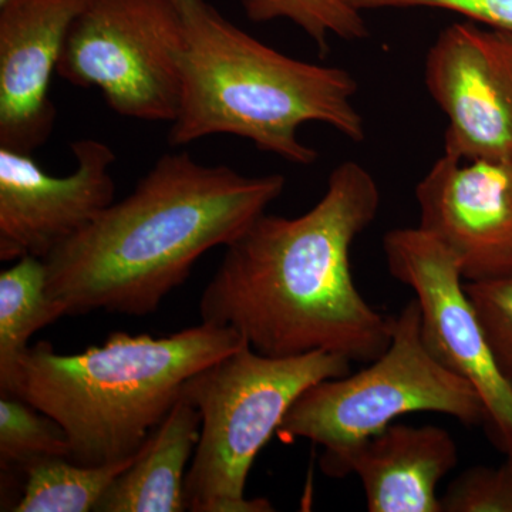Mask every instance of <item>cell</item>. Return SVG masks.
<instances>
[{"mask_svg": "<svg viewBox=\"0 0 512 512\" xmlns=\"http://www.w3.org/2000/svg\"><path fill=\"white\" fill-rule=\"evenodd\" d=\"M383 249L390 274L416 293L427 349L474 387L498 446L512 454V380L488 345L456 256L419 227L387 232Z\"/></svg>", "mask_w": 512, "mask_h": 512, "instance_id": "obj_8", "label": "cell"}, {"mask_svg": "<svg viewBox=\"0 0 512 512\" xmlns=\"http://www.w3.org/2000/svg\"><path fill=\"white\" fill-rule=\"evenodd\" d=\"M251 22L286 20L311 39L320 55H328L332 37L356 42L369 36L363 13L348 0H237Z\"/></svg>", "mask_w": 512, "mask_h": 512, "instance_id": "obj_17", "label": "cell"}, {"mask_svg": "<svg viewBox=\"0 0 512 512\" xmlns=\"http://www.w3.org/2000/svg\"><path fill=\"white\" fill-rule=\"evenodd\" d=\"M284 188L281 174L248 177L187 151L164 154L130 195L47 256V292L67 315H150L205 252L231 244Z\"/></svg>", "mask_w": 512, "mask_h": 512, "instance_id": "obj_2", "label": "cell"}, {"mask_svg": "<svg viewBox=\"0 0 512 512\" xmlns=\"http://www.w3.org/2000/svg\"><path fill=\"white\" fill-rule=\"evenodd\" d=\"M379 207L375 177L356 161L339 164L311 210L262 214L225 247L200 299L201 322L237 330L264 356L325 350L372 363L392 342L393 318L360 295L350 249Z\"/></svg>", "mask_w": 512, "mask_h": 512, "instance_id": "obj_1", "label": "cell"}, {"mask_svg": "<svg viewBox=\"0 0 512 512\" xmlns=\"http://www.w3.org/2000/svg\"><path fill=\"white\" fill-rule=\"evenodd\" d=\"M434 412L466 426L487 421L474 387L441 365L421 335L416 299L393 318L392 342L355 375L313 384L298 397L276 433L306 439L335 454L386 429L409 413Z\"/></svg>", "mask_w": 512, "mask_h": 512, "instance_id": "obj_6", "label": "cell"}, {"mask_svg": "<svg viewBox=\"0 0 512 512\" xmlns=\"http://www.w3.org/2000/svg\"><path fill=\"white\" fill-rule=\"evenodd\" d=\"M200 434V412L181 392L160 426L138 451L134 463L111 483L94 511L187 510L185 476Z\"/></svg>", "mask_w": 512, "mask_h": 512, "instance_id": "obj_14", "label": "cell"}, {"mask_svg": "<svg viewBox=\"0 0 512 512\" xmlns=\"http://www.w3.org/2000/svg\"><path fill=\"white\" fill-rule=\"evenodd\" d=\"M424 80L447 116L444 154L512 161V32L453 23L431 45Z\"/></svg>", "mask_w": 512, "mask_h": 512, "instance_id": "obj_9", "label": "cell"}, {"mask_svg": "<svg viewBox=\"0 0 512 512\" xmlns=\"http://www.w3.org/2000/svg\"><path fill=\"white\" fill-rule=\"evenodd\" d=\"M365 13L383 9H440L458 13L487 28L512 32V0H348Z\"/></svg>", "mask_w": 512, "mask_h": 512, "instance_id": "obj_21", "label": "cell"}, {"mask_svg": "<svg viewBox=\"0 0 512 512\" xmlns=\"http://www.w3.org/2000/svg\"><path fill=\"white\" fill-rule=\"evenodd\" d=\"M247 343L204 322L160 339L114 332L79 355L37 342L22 363L23 399L63 427L73 463H116L140 451L191 376Z\"/></svg>", "mask_w": 512, "mask_h": 512, "instance_id": "obj_4", "label": "cell"}, {"mask_svg": "<svg viewBox=\"0 0 512 512\" xmlns=\"http://www.w3.org/2000/svg\"><path fill=\"white\" fill-rule=\"evenodd\" d=\"M419 228L454 256L464 281L512 275V161L443 154L416 187Z\"/></svg>", "mask_w": 512, "mask_h": 512, "instance_id": "obj_11", "label": "cell"}, {"mask_svg": "<svg viewBox=\"0 0 512 512\" xmlns=\"http://www.w3.org/2000/svg\"><path fill=\"white\" fill-rule=\"evenodd\" d=\"M86 0H8L0 6V147L32 154L52 136L50 84Z\"/></svg>", "mask_w": 512, "mask_h": 512, "instance_id": "obj_12", "label": "cell"}, {"mask_svg": "<svg viewBox=\"0 0 512 512\" xmlns=\"http://www.w3.org/2000/svg\"><path fill=\"white\" fill-rule=\"evenodd\" d=\"M76 170L50 175L32 154L0 147V259H46L113 204V148L96 138L72 143Z\"/></svg>", "mask_w": 512, "mask_h": 512, "instance_id": "obj_10", "label": "cell"}, {"mask_svg": "<svg viewBox=\"0 0 512 512\" xmlns=\"http://www.w3.org/2000/svg\"><path fill=\"white\" fill-rule=\"evenodd\" d=\"M349 372L346 357L325 350L271 357L247 343L191 376L183 394L200 412L201 434L185 476L187 510L275 511L245 497L256 456L306 389Z\"/></svg>", "mask_w": 512, "mask_h": 512, "instance_id": "obj_5", "label": "cell"}, {"mask_svg": "<svg viewBox=\"0 0 512 512\" xmlns=\"http://www.w3.org/2000/svg\"><path fill=\"white\" fill-rule=\"evenodd\" d=\"M70 456L66 431L23 397L0 394V464L3 471L26 468L40 458Z\"/></svg>", "mask_w": 512, "mask_h": 512, "instance_id": "obj_18", "label": "cell"}, {"mask_svg": "<svg viewBox=\"0 0 512 512\" xmlns=\"http://www.w3.org/2000/svg\"><path fill=\"white\" fill-rule=\"evenodd\" d=\"M441 512H512V454L500 467L468 468L440 497Z\"/></svg>", "mask_w": 512, "mask_h": 512, "instance_id": "obj_19", "label": "cell"}, {"mask_svg": "<svg viewBox=\"0 0 512 512\" xmlns=\"http://www.w3.org/2000/svg\"><path fill=\"white\" fill-rule=\"evenodd\" d=\"M181 45L173 0H86L67 32L57 76L99 90L121 117L173 123Z\"/></svg>", "mask_w": 512, "mask_h": 512, "instance_id": "obj_7", "label": "cell"}, {"mask_svg": "<svg viewBox=\"0 0 512 512\" xmlns=\"http://www.w3.org/2000/svg\"><path fill=\"white\" fill-rule=\"evenodd\" d=\"M183 45L180 100L168 133L173 147L229 134L288 163L312 165L318 151L299 128L320 123L365 140L357 82L346 69L303 62L239 29L210 0H173Z\"/></svg>", "mask_w": 512, "mask_h": 512, "instance_id": "obj_3", "label": "cell"}, {"mask_svg": "<svg viewBox=\"0 0 512 512\" xmlns=\"http://www.w3.org/2000/svg\"><path fill=\"white\" fill-rule=\"evenodd\" d=\"M137 454L101 466H82L67 457L40 458L26 468L25 490L12 511H94L111 483L134 463Z\"/></svg>", "mask_w": 512, "mask_h": 512, "instance_id": "obj_16", "label": "cell"}, {"mask_svg": "<svg viewBox=\"0 0 512 512\" xmlns=\"http://www.w3.org/2000/svg\"><path fill=\"white\" fill-rule=\"evenodd\" d=\"M329 477L356 474L370 512H441L437 485L456 468V441L441 427L392 423L335 454H322Z\"/></svg>", "mask_w": 512, "mask_h": 512, "instance_id": "obj_13", "label": "cell"}, {"mask_svg": "<svg viewBox=\"0 0 512 512\" xmlns=\"http://www.w3.org/2000/svg\"><path fill=\"white\" fill-rule=\"evenodd\" d=\"M6 2H8V0H0V6L5 5Z\"/></svg>", "mask_w": 512, "mask_h": 512, "instance_id": "obj_22", "label": "cell"}, {"mask_svg": "<svg viewBox=\"0 0 512 512\" xmlns=\"http://www.w3.org/2000/svg\"><path fill=\"white\" fill-rule=\"evenodd\" d=\"M66 315L47 292L45 259L23 256L0 274V393L23 397L22 363L30 338Z\"/></svg>", "mask_w": 512, "mask_h": 512, "instance_id": "obj_15", "label": "cell"}, {"mask_svg": "<svg viewBox=\"0 0 512 512\" xmlns=\"http://www.w3.org/2000/svg\"><path fill=\"white\" fill-rule=\"evenodd\" d=\"M464 289L498 365L512 380V275L467 282Z\"/></svg>", "mask_w": 512, "mask_h": 512, "instance_id": "obj_20", "label": "cell"}]
</instances>
